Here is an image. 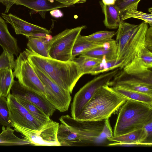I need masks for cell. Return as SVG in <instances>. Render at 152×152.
<instances>
[{"label":"cell","instance_id":"cell-17","mask_svg":"<svg viewBox=\"0 0 152 152\" xmlns=\"http://www.w3.org/2000/svg\"><path fill=\"white\" fill-rule=\"evenodd\" d=\"M117 47L115 40L113 39L102 47L87 51L81 55L100 59L110 60L116 58Z\"/></svg>","mask_w":152,"mask_h":152},{"label":"cell","instance_id":"cell-25","mask_svg":"<svg viewBox=\"0 0 152 152\" xmlns=\"http://www.w3.org/2000/svg\"><path fill=\"white\" fill-rule=\"evenodd\" d=\"M126 100L130 99L143 102L152 106V96L147 94L127 89L119 86L112 87Z\"/></svg>","mask_w":152,"mask_h":152},{"label":"cell","instance_id":"cell-22","mask_svg":"<svg viewBox=\"0 0 152 152\" xmlns=\"http://www.w3.org/2000/svg\"><path fill=\"white\" fill-rule=\"evenodd\" d=\"M14 130L11 127L3 126L0 134V145L17 146L30 145V142L24 138H20L14 133Z\"/></svg>","mask_w":152,"mask_h":152},{"label":"cell","instance_id":"cell-26","mask_svg":"<svg viewBox=\"0 0 152 152\" xmlns=\"http://www.w3.org/2000/svg\"><path fill=\"white\" fill-rule=\"evenodd\" d=\"M15 97L17 101L23 105L30 113L43 124H45L50 120V117L35 105L23 98Z\"/></svg>","mask_w":152,"mask_h":152},{"label":"cell","instance_id":"cell-10","mask_svg":"<svg viewBox=\"0 0 152 152\" xmlns=\"http://www.w3.org/2000/svg\"><path fill=\"white\" fill-rule=\"evenodd\" d=\"M33 67L44 86L45 96L46 99L56 110L61 112L67 111L72 99L70 92L55 83L39 70Z\"/></svg>","mask_w":152,"mask_h":152},{"label":"cell","instance_id":"cell-29","mask_svg":"<svg viewBox=\"0 0 152 152\" xmlns=\"http://www.w3.org/2000/svg\"><path fill=\"white\" fill-rule=\"evenodd\" d=\"M116 34L114 31H96L89 35L81 37L95 44L104 43L112 40Z\"/></svg>","mask_w":152,"mask_h":152},{"label":"cell","instance_id":"cell-14","mask_svg":"<svg viewBox=\"0 0 152 152\" xmlns=\"http://www.w3.org/2000/svg\"><path fill=\"white\" fill-rule=\"evenodd\" d=\"M3 19L10 24L17 34H22L26 37L39 33L49 34L52 31L44 27L28 22L10 13H1Z\"/></svg>","mask_w":152,"mask_h":152},{"label":"cell","instance_id":"cell-6","mask_svg":"<svg viewBox=\"0 0 152 152\" xmlns=\"http://www.w3.org/2000/svg\"><path fill=\"white\" fill-rule=\"evenodd\" d=\"M86 26L67 28L52 37L48 43L50 58L63 61L73 60L72 50L74 43Z\"/></svg>","mask_w":152,"mask_h":152},{"label":"cell","instance_id":"cell-36","mask_svg":"<svg viewBox=\"0 0 152 152\" xmlns=\"http://www.w3.org/2000/svg\"><path fill=\"white\" fill-rule=\"evenodd\" d=\"M146 47L152 51V27L148 28L145 37Z\"/></svg>","mask_w":152,"mask_h":152},{"label":"cell","instance_id":"cell-34","mask_svg":"<svg viewBox=\"0 0 152 152\" xmlns=\"http://www.w3.org/2000/svg\"><path fill=\"white\" fill-rule=\"evenodd\" d=\"M15 61L13 54L3 50L0 56V68L9 67L13 69Z\"/></svg>","mask_w":152,"mask_h":152},{"label":"cell","instance_id":"cell-1","mask_svg":"<svg viewBox=\"0 0 152 152\" xmlns=\"http://www.w3.org/2000/svg\"><path fill=\"white\" fill-rule=\"evenodd\" d=\"M27 58L31 65L72 93L77 83L83 76L73 60L63 61L40 56L26 49Z\"/></svg>","mask_w":152,"mask_h":152},{"label":"cell","instance_id":"cell-38","mask_svg":"<svg viewBox=\"0 0 152 152\" xmlns=\"http://www.w3.org/2000/svg\"><path fill=\"white\" fill-rule=\"evenodd\" d=\"M17 0H0V2L5 6L6 9L4 13L8 12L10 9Z\"/></svg>","mask_w":152,"mask_h":152},{"label":"cell","instance_id":"cell-43","mask_svg":"<svg viewBox=\"0 0 152 152\" xmlns=\"http://www.w3.org/2000/svg\"></svg>","mask_w":152,"mask_h":152},{"label":"cell","instance_id":"cell-8","mask_svg":"<svg viewBox=\"0 0 152 152\" xmlns=\"http://www.w3.org/2000/svg\"><path fill=\"white\" fill-rule=\"evenodd\" d=\"M13 74L23 87L45 96L44 86L28 61L25 51L21 53L15 60Z\"/></svg>","mask_w":152,"mask_h":152},{"label":"cell","instance_id":"cell-28","mask_svg":"<svg viewBox=\"0 0 152 152\" xmlns=\"http://www.w3.org/2000/svg\"><path fill=\"white\" fill-rule=\"evenodd\" d=\"M105 44L92 43L82 38L80 34L76 40L73 47L72 53V59L73 60L76 56L81 55L87 51L95 48L102 47Z\"/></svg>","mask_w":152,"mask_h":152},{"label":"cell","instance_id":"cell-12","mask_svg":"<svg viewBox=\"0 0 152 152\" xmlns=\"http://www.w3.org/2000/svg\"><path fill=\"white\" fill-rule=\"evenodd\" d=\"M7 98L13 124L35 131L39 130L45 124L30 113L11 93Z\"/></svg>","mask_w":152,"mask_h":152},{"label":"cell","instance_id":"cell-37","mask_svg":"<svg viewBox=\"0 0 152 152\" xmlns=\"http://www.w3.org/2000/svg\"><path fill=\"white\" fill-rule=\"evenodd\" d=\"M64 5L70 6L77 3L85 2L86 0H54Z\"/></svg>","mask_w":152,"mask_h":152},{"label":"cell","instance_id":"cell-7","mask_svg":"<svg viewBox=\"0 0 152 152\" xmlns=\"http://www.w3.org/2000/svg\"><path fill=\"white\" fill-rule=\"evenodd\" d=\"M117 68L102 73L88 82L75 94L71 105V116L77 119L85 107L99 88L107 85L119 70Z\"/></svg>","mask_w":152,"mask_h":152},{"label":"cell","instance_id":"cell-33","mask_svg":"<svg viewBox=\"0 0 152 152\" xmlns=\"http://www.w3.org/2000/svg\"><path fill=\"white\" fill-rule=\"evenodd\" d=\"M141 0H117L115 5L119 10L121 16L126 10H137L138 4Z\"/></svg>","mask_w":152,"mask_h":152},{"label":"cell","instance_id":"cell-21","mask_svg":"<svg viewBox=\"0 0 152 152\" xmlns=\"http://www.w3.org/2000/svg\"><path fill=\"white\" fill-rule=\"evenodd\" d=\"M57 137L60 146H78L80 142L77 134L62 123L59 125Z\"/></svg>","mask_w":152,"mask_h":152},{"label":"cell","instance_id":"cell-30","mask_svg":"<svg viewBox=\"0 0 152 152\" xmlns=\"http://www.w3.org/2000/svg\"><path fill=\"white\" fill-rule=\"evenodd\" d=\"M123 64L122 61H117L116 59L110 60H103L101 63L94 67L90 72L89 74L95 75L109 72L117 68L120 69Z\"/></svg>","mask_w":152,"mask_h":152},{"label":"cell","instance_id":"cell-11","mask_svg":"<svg viewBox=\"0 0 152 152\" xmlns=\"http://www.w3.org/2000/svg\"><path fill=\"white\" fill-rule=\"evenodd\" d=\"M121 69L109 82V86H119L152 96V75L135 76Z\"/></svg>","mask_w":152,"mask_h":152},{"label":"cell","instance_id":"cell-18","mask_svg":"<svg viewBox=\"0 0 152 152\" xmlns=\"http://www.w3.org/2000/svg\"><path fill=\"white\" fill-rule=\"evenodd\" d=\"M0 45L3 50L18 56L20 53L16 39L10 34L4 20L0 17Z\"/></svg>","mask_w":152,"mask_h":152},{"label":"cell","instance_id":"cell-5","mask_svg":"<svg viewBox=\"0 0 152 152\" xmlns=\"http://www.w3.org/2000/svg\"><path fill=\"white\" fill-rule=\"evenodd\" d=\"M104 120H80L68 115L62 116L59 118L61 123L77 134L80 140L78 146L105 145L106 140H108L103 134Z\"/></svg>","mask_w":152,"mask_h":152},{"label":"cell","instance_id":"cell-31","mask_svg":"<svg viewBox=\"0 0 152 152\" xmlns=\"http://www.w3.org/2000/svg\"><path fill=\"white\" fill-rule=\"evenodd\" d=\"M7 97L0 96V124L6 127H13Z\"/></svg>","mask_w":152,"mask_h":152},{"label":"cell","instance_id":"cell-39","mask_svg":"<svg viewBox=\"0 0 152 152\" xmlns=\"http://www.w3.org/2000/svg\"><path fill=\"white\" fill-rule=\"evenodd\" d=\"M152 121H151L145 125L144 128L146 130L148 134V136L147 142H152Z\"/></svg>","mask_w":152,"mask_h":152},{"label":"cell","instance_id":"cell-41","mask_svg":"<svg viewBox=\"0 0 152 152\" xmlns=\"http://www.w3.org/2000/svg\"><path fill=\"white\" fill-rule=\"evenodd\" d=\"M116 0H102V3L106 5H115Z\"/></svg>","mask_w":152,"mask_h":152},{"label":"cell","instance_id":"cell-42","mask_svg":"<svg viewBox=\"0 0 152 152\" xmlns=\"http://www.w3.org/2000/svg\"><path fill=\"white\" fill-rule=\"evenodd\" d=\"M117 0H116V1Z\"/></svg>","mask_w":152,"mask_h":152},{"label":"cell","instance_id":"cell-40","mask_svg":"<svg viewBox=\"0 0 152 152\" xmlns=\"http://www.w3.org/2000/svg\"><path fill=\"white\" fill-rule=\"evenodd\" d=\"M50 14L52 16L56 18H61L63 16V12L58 9L50 10Z\"/></svg>","mask_w":152,"mask_h":152},{"label":"cell","instance_id":"cell-23","mask_svg":"<svg viewBox=\"0 0 152 152\" xmlns=\"http://www.w3.org/2000/svg\"><path fill=\"white\" fill-rule=\"evenodd\" d=\"M28 49L42 56L50 58L48 51V41L46 37L34 36L26 37Z\"/></svg>","mask_w":152,"mask_h":152},{"label":"cell","instance_id":"cell-15","mask_svg":"<svg viewBox=\"0 0 152 152\" xmlns=\"http://www.w3.org/2000/svg\"><path fill=\"white\" fill-rule=\"evenodd\" d=\"M152 67V51L145 48L122 69L128 74L138 76L151 72L149 69Z\"/></svg>","mask_w":152,"mask_h":152},{"label":"cell","instance_id":"cell-27","mask_svg":"<svg viewBox=\"0 0 152 152\" xmlns=\"http://www.w3.org/2000/svg\"><path fill=\"white\" fill-rule=\"evenodd\" d=\"M73 60L77 64L83 75L89 74L94 67L102 61L98 58L81 55L77 58H75Z\"/></svg>","mask_w":152,"mask_h":152},{"label":"cell","instance_id":"cell-32","mask_svg":"<svg viewBox=\"0 0 152 152\" xmlns=\"http://www.w3.org/2000/svg\"><path fill=\"white\" fill-rule=\"evenodd\" d=\"M131 18H133L141 20L149 24L150 27H152V13H147L137 10L131 9L125 11L121 15V20Z\"/></svg>","mask_w":152,"mask_h":152},{"label":"cell","instance_id":"cell-20","mask_svg":"<svg viewBox=\"0 0 152 152\" xmlns=\"http://www.w3.org/2000/svg\"><path fill=\"white\" fill-rule=\"evenodd\" d=\"M148 136L146 130L143 128L121 135L113 136L107 140L109 141L122 143L147 142Z\"/></svg>","mask_w":152,"mask_h":152},{"label":"cell","instance_id":"cell-3","mask_svg":"<svg viewBox=\"0 0 152 152\" xmlns=\"http://www.w3.org/2000/svg\"><path fill=\"white\" fill-rule=\"evenodd\" d=\"M126 100L108 85L96 90L78 117V119L99 121L109 118Z\"/></svg>","mask_w":152,"mask_h":152},{"label":"cell","instance_id":"cell-2","mask_svg":"<svg viewBox=\"0 0 152 152\" xmlns=\"http://www.w3.org/2000/svg\"><path fill=\"white\" fill-rule=\"evenodd\" d=\"M148 24L138 25L121 21L116 33L117 61H121L122 69L129 64L146 47L145 37Z\"/></svg>","mask_w":152,"mask_h":152},{"label":"cell","instance_id":"cell-35","mask_svg":"<svg viewBox=\"0 0 152 152\" xmlns=\"http://www.w3.org/2000/svg\"><path fill=\"white\" fill-rule=\"evenodd\" d=\"M152 142H142L137 143H122L115 142L108 144L107 146H135V147H151Z\"/></svg>","mask_w":152,"mask_h":152},{"label":"cell","instance_id":"cell-13","mask_svg":"<svg viewBox=\"0 0 152 152\" xmlns=\"http://www.w3.org/2000/svg\"><path fill=\"white\" fill-rule=\"evenodd\" d=\"M11 91L13 95L23 98L33 103L50 118L56 110L44 95L23 87L18 80H14Z\"/></svg>","mask_w":152,"mask_h":152},{"label":"cell","instance_id":"cell-19","mask_svg":"<svg viewBox=\"0 0 152 152\" xmlns=\"http://www.w3.org/2000/svg\"><path fill=\"white\" fill-rule=\"evenodd\" d=\"M104 16L103 23L105 26L110 29L118 28L121 21L120 13L117 8L114 5H106L99 2Z\"/></svg>","mask_w":152,"mask_h":152},{"label":"cell","instance_id":"cell-4","mask_svg":"<svg viewBox=\"0 0 152 152\" xmlns=\"http://www.w3.org/2000/svg\"><path fill=\"white\" fill-rule=\"evenodd\" d=\"M152 121V106L139 101L126 100L119 110L113 136L143 128Z\"/></svg>","mask_w":152,"mask_h":152},{"label":"cell","instance_id":"cell-16","mask_svg":"<svg viewBox=\"0 0 152 152\" xmlns=\"http://www.w3.org/2000/svg\"><path fill=\"white\" fill-rule=\"evenodd\" d=\"M54 0H17L15 4L24 6L37 12L45 18L47 11L53 10L69 7Z\"/></svg>","mask_w":152,"mask_h":152},{"label":"cell","instance_id":"cell-24","mask_svg":"<svg viewBox=\"0 0 152 152\" xmlns=\"http://www.w3.org/2000/svg\"><path fill=\"white\" fill-rule=\"evenodd\" d=\"M12 69L9 67L0 68V96L7 97L14 81Z\"/></svg>","mask_w":152,"mask_h":152},{"label":"cell","instance_id":"cell-9","mask_svg":"<svg viewBox=\"0 0 152 152\" xmlns=\"http://www.w3.org/2000/svg\"><path fill=\"white\" fill-rule=\"evenodd\" d=\"M59 125L58 123L50 119L40 130L35 131L12 124L15 130L21 133L30 145L35 146H60L57 137Z\"/></svg>","mask_w":152,"mask_h":152}]
</instances>
